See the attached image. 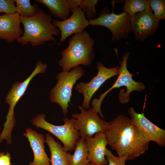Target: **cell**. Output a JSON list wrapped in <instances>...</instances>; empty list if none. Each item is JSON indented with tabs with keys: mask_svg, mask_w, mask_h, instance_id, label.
I'll use <instances>...</instances> for the list:
<instances>
[{
	"mask_svg": "<svg viewBox=\"0 0 165 165\" xmlns=\"http://www.w3.org/2000/svg\"><path fill=\"white\" fill-rule=\"evenodd\" d=\"M71 12L78 7L86 14L89 20L94 18L96 15V6L98 0H68Z\"/></svg>",
	"mask_w": 165,
	"mask_h": 165,
	"instance_id": "obj_20",
	"label": "cell"
},
{
	"mask_svg": "<svg viewBox=\"0 0 165 165\" xmlns=\"http://www.w3.org/2000/svg\"><path fill=\"white\" fill-rule=\"evenodd\" d=\"M15 0H0V13L13 14L16 13Z\"/></svg>",
	"mask_w": 165,
	"mask_h": 165,
	"instance_id": "obj_25",
	"label": "cell"
},
{
	"mask_svg": "<svg viewBox=\"0 0 165 165\" xmlns=\"http://www.w3.org/2000/svg\"><path fill=\"white\" fill-rule=\"evenodd\" d=\"M46 116L45 114L37 115L31 119L32 125L49 132L57 138L63 143V148L66 152L74 150L76 143L80 137L75 128L73 119L65 117L63 119L64 124L58 126L47 121L45 119Z\"/></svg>",
	"mask_w": 165,
	"mask_h": 165,
	"instance_id": "obj_7",
	"label": "cell"
},
{
	"mask_svg": "<svg viewBox=\"0 0 165 165\" xmlns=\"http://www.w3.org/2000/svg\"><path fill=\"white\" fill-rule=\"evenodd\" d=\"M73 155L67 153L69 165H86L90 162L88 159V152L85 139L81 138L76 141Z\"/></svg>",
	"mask_w": 165,
	"mask_h": 165,
	"instance_id": "obj_19",
	"label": "cell"
},
{
	"mask_svg": "<svg viewBox=\"0 0 165 165\" xmlns=\"http://www.w3.org/2000/svg\"><path fill=\"white\" fill-rule=\"evenodd\" d=\"M21 23L20 16L17 13L0 15V39L10 43L19 38L23 33Z\"/></svg>",
	"mask_w": 165,
	"mask_h": 165,
	"instance_id": "obj_15",
	"label": "cell"
},
{
	"mask_svg": "<svg viewBox=\"0 0 165 165\" xmlns=\"http://www.w3.org/2000/svg\"><path fill=\"white\" fill-rule=\"evenodd\" d=\"M45 138V142L50 151L51 165H69L67 152L64 151L60 143L55 141L49 133H46Z\"/></svg>",
	"mask_w": 165,
	"mask_h": 165,
	"instance_id": "obj_17",
	"label": "cell"
},
{
	"mask_svg": "<svg viewBox=\"0 0 165 165\" xmlns=\"http://www.w3.org/2000/svg\"><path fill=\"white\" fill-rule=\"evenodd\" d=\"M23 135L28 139L34 154L33 161L29 165H51L45 150L44 136L30 128L26 130Z\"/></svg>",
	"mask_w": 165,
	"mask_h": 165,
	"instance_id": "obj_16",
	"label": "cell"
},
{
	"mask_svg": "<svg viewBox=\"0 0 165 165\" xmlns=\"http://www.w3.org/2000/svg\"><path fill=\"white\" fill-rule=\"evenodd\" d=\"M20 19L24 32L16 41L22 45L30 43L32 46H35L48 41L55 42V39L53 35L58 36L60 34L59 30L52 23L51 16L41 9H39L37 13L32 17L20 16Z\"/></svg>",
	"mask_w": 165,
	"mask_h": 165,
	"instance_id": "obj_3",
	"label": "cell"
},
{
	"mask_svg": "<svg viewBox=\"0 0 165 165\" xmlns=\"http://www.w3.org/2000/svg\"><path fill=\"white\" fill-rule=\"evenodd\" d=\"M10 155L9 152H0V165H11Z\"/></svg>",
	"mask_w": 165,
	"mask_h": 165,
	"instance_id": "obj_26",
	"label": "cell"
},
{
	"mask_svg": "<svg viewBox=\"0 0 165 165\" xmlns=\"http://www.w3.org/2000/svg\"><path fill=\"white\" fill-rule=\"evenodd\" d=\"M87 147L89 162L95 165H108L105 158L108 142L105 133H96L94 136L85 138Z\"/></svg>",
	"mask_w": 165,
	"mask_h": 165,
	"instance_id": "obj_14",
	"label": "cell"
},
{
	"mask_svg": "<svg viewBox=\"0 0 165 165\" xmlns=\"http://www.w3.org/2000/svg\"><path fill=\"white\" fill-rule=\"evenodd\" d=\"M132 122L150 142H155L160 146L165 145V130L157 126L144 116L143 112H137L132 107L128 109Z\"/></svg>",
	"mask_w": 165,
	"mask_h": 165,
	"instance_id": "obj_13",
	"label": "cell"
},
{
	"mask_svg": "<svg viewBox=\"0 0 165 165\" xmlns=\"http://www.w3.org/2000/svg\"><path fill=\"white\" fill-rule=\"evenodd\" d=\"M79 113L72 115L74 122V127L78 132L80 138L85 139L88 136H93L96 133H105L108 129L109 122L100 119L97 113L92 108L88 109L79 106Z\"/></svg>",
	"mask_w": 165,
	"mask_h": 165,
	"instance_id": "obj_9",
	"label": "cell"
},
{
	"mask_svg": "<svg viewBox=\"0 0 165 165\" xmlns=\"http://www.w3.org/2000/svg\"><path fill=\"white\" fill-rule=\"evenodd\" d=\"M109 124L105 133L108 145L118 156H126L128 160H132L147 150L149 141L130 119L122 114Z\"/></svg>",
	"mask_w": 165,
	"mask_h": 165,
	"instance_id": "obj_1",
	"label": "cell"
},
{
	"mask_svg": "<svg viewBox=\"0 0 165 165\" xmlns=\"http://www.w3.org/2000/svg\"><path fill=\"white\" fill-rule=\"evenodd\" d=\"M97 73L88 82H80L76 84L75 90L83 96L82 107L85 109L90 108L89 105L92 97L99 88L108 79L118 75L119 67L111 68L105 67L101 62H97Z\"/></svg>",
	"mask_w": 165,
	"mask_h": 165,
	"instance_id": "obj_10",
	"label": "cell"
},
{
	"mask_svg": "<svg viewBox=\"0 0 165 165\" xmlns=\"http://www.w3.org/2000/svg\"><path fill=\"white\" fill-rule=\"evenodd\" d=\"M86 165H95L92 163H91L90 162H89V163H88Z\"/></svg>",
	"mask_w": 165,
	"mask_h": 165,
	"instance_id": "obj_27",
	"label": "cell"
},
{
	"mask_svg": "<svg viewBox=\"0 0 165 165\" xmlns=\"http://www.w3.org/2000/svg\"><path fill=\"white\" fill-rule=\"evenodd\" d=\"M85 74L84 70L79 65L68 72L62 71L56 76L57 82L50 91V100L52 102L59 105L64 116L68 112L73 88L77 81Z\"/></svg>",
	"mask_w": 165,
	"mask_h": 165,
	"instance_id": "obj_6",
	"label": "cell"
},
{
	"mask_svg": "<svg viewBox=\"0 0 165 165\" xmlns=\"http://www.w3.org/2000/svg\"><path fill=\"white\" fill-rule=\"evenodd\" d=\"M16 3V13L20 16L28 18L32 17L38 12L39 9L37 4L31 5L30 0H15Z\"/></svg>",
	"mask_w": 165,
	"mask_h": 165,
	"instance_id": "obj_22",
	"label": "cell"
},
{
	"mask_svg": "<svg viewBox=\"0 0 165 165\" xmlns=\"http://www.w3.org/2000/svg\"><path fill=\"white\" fill-rule=\"evenodd\" d=\"M131 17L123 12L116 14L113 9L110 13L109 8L105 7L100 12L99 16L88 20L89 25L101 26L108 29L111 32V42L120 40L127 38L131 31L130 28Z\"/></svg>",
	"mask_w": 165,
	"mask_h": 165,
	"instance_id": "obj_8",
	"label": "cell"
},
{
	"mask_svg": "<svg viewBox=\"0 0 165 165\" xmlns=\"http://www.w3.org/2000/svg\"><path fill=\"white\" fill-rule=\"evenodd\" d=\"M46 6L51 14L62 20L68 18L71 12L68 0H35Z\"/></svg>",
	"mask_w": 165,
	"mask_h": 165,
	"instance_id": "obj_18",
	"label": "cell"
},
{
	"mask_svg": "<svg viewBox=\"0 0 165 165\" xmlns=\"http://www.w3.org/2000/svg\"><path fill=\"white\" fill-rule=\"evenodd\" d=\"M105 156L108 162V165H126V161L127 160L126 156H116L108 149L106 151Z\"/></svg>",
	"mask_w": 165,
	"mask_h": 165,
	"instance_id": "obj_24",
	"label": "cell"
},
{
	"mask_svg": "<svg viewBox=\"0 0 165 165\" xmlns=\"http://www.w3.org/2000/svg\"><path fill=\"white\" fill-rule=\"evenodd\" d=\"M94 45V39L86 31L73 35L68 46L61 51L62 57L58 61L62 71L68 72L80 65H90L95 57Z\"/></svg>",
	"mask_w": 165,
	"mask_h": 165,
	"instance_id": "obj_2",
	"label": "cell"
},
{
	"mask_svg": "<svg viewBox=\"0 0 165 165\" xmlns=\"http://www.w3.org/2000/svg\"><path fill=\"white\" fill-rule=\"evenodd\" d=\"M160 21L154 17L151 8L131 16L130 28L135 39L143 42L149 36L153 35L159 27Z\"/></svg>",
	"mask_w": 165,
	"mask_h": 165,
	"instance_id": "obj_11",
	"label": "cell"
},
{
	"mask_svg": "<svg viewBox=\"0 0 165 165\" xmlns=\"http://www.w3.org/2000/svg\"><path fill=\"white\" fill-rule=\"evenodd\" d=\"M47 68L46 64L39 61L36 63L33 72L23 82H16L12 85L5 98L6 102L9 105V108L3 130L0 135V142L5 140L8 144L12 143L11 133L16 124L14 108L24 94L32 78L37 74L45 73Z\"/></svg>",
	"mask_w": 165,
	"mask_h": 165,
	"instance_id": "obj_4",
	"label": "cell"
},
{
	"mask_svg": "<svg viewBox=\"0 0 165 165\" xmlns=\"http://www.w3.org/2000/svg\"><path fill=\"white\" fill-rule=\"evenodd\" d=\"M130 55V52L125 53L122 60L119 61L120 67L118 77L112 86L102 94L99 95V98H95L92 100L91 105L92 108L100 116L104 118L101 111V105L102 102L106 95L111 90L115 88L125 86L127 91L125 92L120 91L119 94V101L121 103H128L130 100V94L134 91L139 92L143 90L145 88L144 84L140 82H136L132 78V75L129 72L127 67L128 59Z\"/></svg>",
	"mask_w": 165,
	"mask_h": 165,
	"instance_id": "obj_5",
	"label": "cell"
},
{
	"mask_svg": "<svg viewBox=\"0 0 165 165\" xmlns=\"http://www.w3.org/2000/svg\"><path fill=\"white\" fill-rule=\"evenodd\" d=\"M72 15L67 19L62 20L54 19L52 23L60 31L61 38L58 43L59 46L69 36L81 33L90 25L84 12L78 7L74 8Z\"/></svg>",
	"mask_w": 165,
	"mask_h": 165,
	"instance_id": "obj_12",
	"label": "cell"
},
{
	"mask_svg": "<svg viewBox=\"0 0 165 165\" xmlns=\"http://www.w3.org/2000/svg\"><path fill=\"white\" fill-rule=\"evenodd\" d=\"M150 6L155 17L160 20L165 19V0H150Z\"/></svg>",
	"mask_w": 165,
	"mask_h": 165,
	"instance_id": "obj_23",
	"label": "cell"
},
{
	"mask_svg": "<svg viewBox=\"0 0 165 165\" xmlns=\"http://www.w3.org/2000/svg\"><path fill=\"white\" fill-rule=\"evenodd\" d=\"M124 2L122 10L131 17L138 13L151 8L150 0H125Z\"/></svg>",
	"mask_w": 165,
	"mask_h": 165,
	"instance_id": "obj_21",
	"label": "cell"
}]
</instances>
